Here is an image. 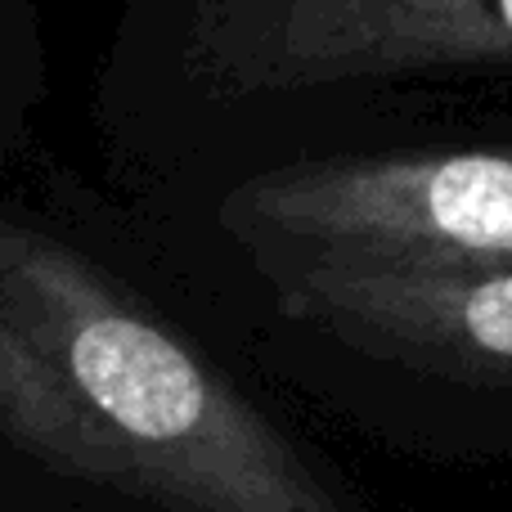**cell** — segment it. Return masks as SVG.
<instances>
[{
    "label": "cell",
    "instance_id": "cell-4",
    "mask_svg": "<svg viewBox=\"0 0 512 512\" xmlns=\"http://www.w3.org/2000/svg\"><path fill=\"white\" fill-rule=\"evenodd\" d=\"M153 243L400 265H512V131L441 108L212 167L117 180Z\"/></svg>",
    "mask_w": 512,
    "mask_h": 512
},
{
    "label": "cell",
    "instance_id": "cell-5",
    "mask_svg": "<svg viewBox=\"0 0 512 512\" xmlns=\"http://www.w3.org/2000/svg\"><path fill=\"white\" fill-rule=\"evenodd\" d=\"M45 99V50L36 0H0V162L32 149V117Z\"/></svg>",
    "mask_w": 512,
    "mask_h": 512
},
{
    "label": "cell",
    "instance_id": "cell-2",
    "mask_svg": "<svg viewBox=\"0 0 512 512\" xmlns=\"http://www.w3.org/2000/svg\"><path fill=\"white\" fill-rule=\"evenodd\" d=\"M512 77V0H122L95 81L117 180L212 167Z\"/></svg>",
    "mask_w": 512,
    "mask_h": 512
},
{
    "label": "cell",
    "instance_id": "cell-3",
    "mask_svg": "<svg viewBox=\"0 0 512 512\" xmlns=\"http://www.w3.org/2000/svg\"><path fill=\"white\" fill-rule=\"evenodd\" d=\"M144 243L198 315L297 405L414 459L512 454V265Z\"/></svg>",
    "mask_w": 512,
    "mask_h": 512
},
{
    "label": "cell",
    "instance_id": "cell-1",
    "mask_svg": "<svg viewBox=\"0 0 512 512\" xmlns=\"http://www.w3.org/2000/svg\"><path fill=\"white\" fill-rule=\"evenodd\" d=\"M23 158V153H18ZM0 162V512H378L113 194Z\"/></svg>",
    "mask_w": 512,
    "mask_h": 512
}]
</instances>
